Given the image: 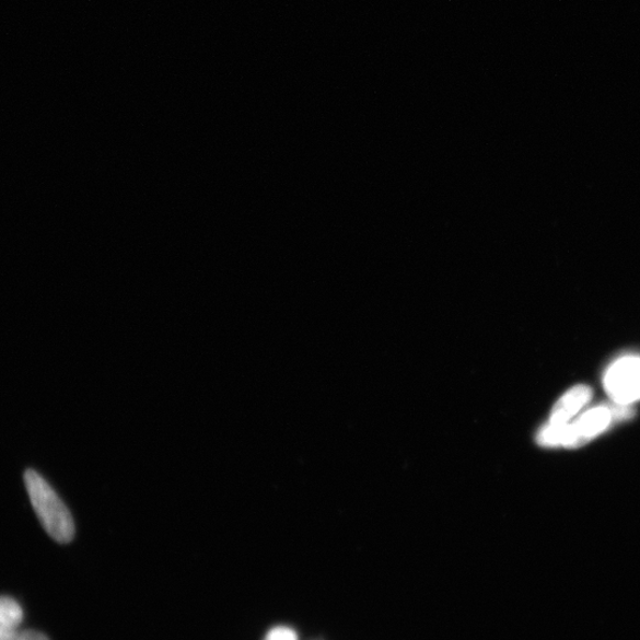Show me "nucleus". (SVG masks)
Returning a JSON list of instances; mask_svg holds the SVG:
<instances>
[{
    "mask_svg": "<svg viewBox=\"0 0 640 640\" xmlns=\"http://www.w3.org/2000/svg\"><path fill=\"white\" fill-rule=\"evenodd\" d=\"M24 481L43 528L57 544H70L75 537V523L59 494L36 469H26Z\"/></svg>",
    "mask_w": 640,
    "mask_h": 640,
    "instance_id": "nucleus-2",
    "label": "nucleus"
},
{
    "mask_svg": "<svg viewBox=\"0 0 640 640\" xmlns=\"http://www.w3.org/2000/svg\"><path fill=\"white\" fill-rule=\"evenodd\" d=\"M22 606L10 596H0V628L20 629L23 621Z\"/></svg>",
    "mask_w": 640,
    "mask_h": 640,
    "instance_id": "nucleus-5",
    "label": "nucleus"
},
{
    "mask_svg": "<svg viewBox=\"0 0 640 640\" xmlns=\"http://www.w3.org/2000/svg\"><path fill=\"white\" fill-rule=\"evenodd\" d=\"M0 640H49L47 636L37 631H22L20 629L0 628Z\"/></svg>",
    "mask_w": 640,
    "mask_h": 640,
    "instance_id": "nucleus-6",
    "label": "nucleus"
},
{
    "mask_svg": "<svg viewBox=\"0 0 640 640\" xmlns=\"http://www.w3.org/2000/svg\"><path fill=\"white\" fill-rule=\"evenodd\" d=\"M593 392L585 384H579L563 394L554 405L548 424L565 426L579 415L592 400Z\"/></svg>",
    "mask_w": 640,
    "mask_h": 640,
    "instance_id": "nucleus-4",
    "label": "nucleus"
},
{
    "mask_svg": "<svg viewBox=\"0 0 640 640\" xmlns=\"http://www.w3.org/2000/svg\"><path fill=\"white\" fill-rule=\"evenodd\" d=\"M632 417L631 406H596L565 426L545 424L536 435L543 447L578 449L606 432L616 421Z\"/></svg>",
    "mask_w": 640,
    "mask_h": 640,
    "instance_id": "nucleus-1",
    "label": "nucleus"
},
{
    "mask_svg": "<svg viewBox=\"0 0 640 640\" xmlns=\"http://www.w3.org/2000/svg\"><path fill=\"white\" fill-rule=\"evenodd\" d=\"M610 400L620 406L640 402V356L628 354L612 363L604 376Z\"/></svg>",
    "mask_w": 640,
    "mask_h": 640,
    "instance_id": "nucleus-3",
    "label": "nucleus"
},
{
    "mask_svg": "<svg viewBox=\"0 0 640 640\" xmlns=\"http://www.w3.org/2000/svg\"><path fill=\"white\" fill-rule=\"evenodd\" d=\"M265 640H298V636L292 629L279 626V628L270 630Z\"/></svg>",
    "mask_w": 640,
    "mask_h": 640,
    "instance_id": "nucleus-7",
    "label": "nucleus"
}]
</instances>
